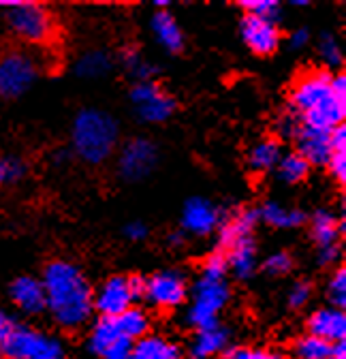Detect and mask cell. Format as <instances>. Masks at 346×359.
I'll return each instance as SVG.
<instances>
[{
  "mask_svg": "<svg viewBox=\"0 0 346 359\" xmlns=\"http://www.w3.org/2000/svg\"><path fill=\"white\" fill-rule=\"evenodd\" d=\"M122 65L137 81H152V75L156 73V67L141 58V54L135 48H126L122 52Z\"/></svg>",
  "mask_w": 346,
  "mask_h": 359,
  "instance_id": "cell-30",
  "label": "cell"
},
{
  "mask_svg": "<svg viewBox=\"0 0 346 359\" xmlns=\"http://www.w3.org/2000/svg\"><path fill=\"white\" fill-rule=\"evenodd\" d=\"M308 41H310L308 28H297V30H293L291 36H289V43H291V48H293V50H301L304 45H308Z\"/></svg>",
  "mask_w": 346,
  "mask_h": 359,
  "instance_id": "cell-43",
  "label": "cell"
},
{
  "mask_svg": "<svg viewBox=\"0 0 346 359\" xmlns=\"http://www.w3.org/2000/svg\"><path fill=\"white\" fill-rule=\"evenodd\" d=\"M227 261L223 252H214L201 267V276L193 287V302L186 312V321L195 330L219 325L221 312L231 299L227 285Z\"/></svg>",
  "mask_w": 346,
  "mask_h": 359,
  "instance_id": "cell-3",
  "label": "cell"
},
{
  "mask_svg": "<svg viewBox=\"0 0 346 359\" xmlns=\"http://www.w3.org/2000/svg\"><path fill=\"white\" fill-rule=\"evenodd\" d=\"M327 167L340 184L346 182V152H333L327 161Z\"/></svg>",
  "mask_w": 346,
  "mask_h": 359,
  "instance_id": "cell-38",
  "label": "cell"
},
{
  "mask_svg": "<svg viewBox=\"0 0 346 359\" xmlns=\"http://www.w3.org/2000/svg\"><path fill=\"white\" fill-rule=\"evenodd\" d=\"M299 118L293 114V111H286L280 120H278V130H280V135L282 137H286V140H293L295 137V133H297V128H299Z\"/></svg>",
  "mask_w": 346,
  "mask_h": 359,
  "instance_id": "cell-39",
  "label": "cell"
},
{
  "mask_svg": "<svg viewBox=\"0 0 346 359\" xmlns=\"http://www.w3.org/2000/svg\"><path fill=\"white\" fill-rule=\"evenodd\" d=\"M280 158H282V146L274 137H265L261 142H256L248 150V167L256 173L272 171L274 167H278Z\"/></svg>",
  "mask_w": 346,
  "mask_h": 359,
  "instance_id": "cell-24",
  "label": "cell"
},
{
  "mask_svg": "<svg viewBox=\"0 0 346 359\" xmlns=\"http://www.w3.org/2000/svg\"><path fill=\"white\" fill-rule=\"evenodd\" d=\"M329 144H331V154L333 152H346V126L340 124L329 133Z\"/></svg>",
  "mask_w": 346,
  "mask_h": 359,
  "instance_id": "cell-41",
  "label": "cell"
},
{
  "mask_svg": "<svg viewBox=\"0 0 346 359\" xmlns=\"http://www.w3.org/2000/svg\"><path fill=\"white\" fill-rule=\"evenodd\" d=\"M5 163V182H20V180L26 175V163L18 156H11Z\"/></svg>",
  "mask_w": 346,
  "mask_h": 359,
  "instance_id": "cell-37",
  "label": "cell"
},
{
  "mask_svg": "<svg viewBox=\"0 0 346 359\" xmlns=\"http://www.w3.org/2000/svg\"><path fill=\"white\" fill-rule=\"evenodd\" d=\"M124 236L131 242H141V240L148 238V227L141 220H133V222H128L124 227Z\"/></svg>",
  "mask_w": 346,
  "mask_h": 359,
  "instance_id": "cell-40",
  "label": "cell"
},
{
  "mask_svg": "<svg viewBox=\"0 0 346 359\" xmlns=\"http://www.w3.org/2000/svg\"><path fill=\"white\" fill-rule=\"evenodd\" d=\"M258 222V214L256 210H240L235 212L229 220H225L219 229V240H221V248H229L231 244L252 238L254 236V227Z\"/></svg>",
  "mask_w": 346,
  "mask_h": 359,
  "instance_id": "cell-21",
  "label": "cell"
},
{
  "mask_svg": "<svg viewBox=\"0 0 346 359\" xmlns=\"http://www.w3.org/2000/svg\"><path fill=\"white\" fill-rule=\"evenodd\" d=\"M152 34L156 43L162 50L171 54H180L184 50V34L178 24V20L173 18L167 9H160L152 18Z\"/></svg>",
  "mask_w": 346,
  "mask_h": 359,
  "instance_id": "cell-20",
  "label": "cell"
},
{
  "mask_svg": "<svg viewBox=\"0 0 346 359\" xmlns=\"http://www.w3.org/2000/svg\"><path fill=\"white\" fill-rule=\"evenodd\" d=\"M158 165V148L146 137L128 140L118 152V173L126 182H141Z\"/></svg>",
  "mask_w": 346,
  "mask_h": 359,
  "instance_id": "cell-10",
  "label": "cell"
},
{
  "mask_svg": "<svg viewBox=\"0 0 346 359\" xmlns=\"http://www.w3.org/2000/svg\"><path fill=\"white\" fill-rule=\"evenodd\" d=\"M331 133V130H329ZM329 133L327 130H319V128H310L299 124L297 133H295V144H297V154L301 158H306V163L312 165H327L329 156H331V144H329Z\"/></svg>",
  "mask_w": 346,
  "mask_h": 359,
  "instance_id": "cell-15",
  "label": "cell"
},
{
  "mask_svg": "<svg viewBox=\"0 0 346 359\" xmlns=\"http://www.w3.org/2000/svg\"><path fill=\"white\" fill-rule=\"evenodd\" d=\"M291 111L299 122L319 130H333L344 122L346 101L331 88V75L325 71H308L299 75L291 88Z\"/></svg>",
  "mask_w": 346,
  "mask_h": 359,
  "instance_id": "cell-2",
  "label": "cell"
},
{
  "mask_svg": "<svg viewBox=\"0 0 346 359\" xmlns=\"http://www.w3.org/2000/svg\"><path fill=\"white\" fill-rule=\"evenodd\" d=\"M88 346L95 355L103 359H118V357H131L133 342L120 332L116 319L101 317L90 330Z\"/></svg>",
  "mask_w": 346,
  "mask_h": 359,
  "instance_id": "cell-12",
  "label": "cell"
},
{
  "mask_svg": "<svg viewBox=\"0 0 346 359\" xmlns=\"http://www.w3.org/2000/svg\"><path fill=\"white\" fill-rule=\"evenodd\" d=\"M340 257V246L331 244V246H323L319 248V265H333Z\"/></svg>",
  "mask_w": 346,
  "mask_h": 359,
  "instance_id": "cell-42",
  "label": "cell"
},
{
  "mask_svg": "<svg viewBox=\"0 0 346 359\" xmlns=\"http://www.w3.org/2000/svg\"><path fill=\"white\" fill-rule=\"evenodd\" d=\"M9 297L24 314H41L48 310L46 291L34 276H18L9 287Z\"/></svg>",
  "mask_w": 346,
  "mask_h": 359,
  "instance_id": "cell-16",
  "label": "cell"
},
{
  "mask_svg": "<svg viewBox=\"0 0 346 359\" xmlns=\"http://www.w3.org/2000/svg\"><path fill=\"white\" fill-rule=\"evenodd\" d=\"M240 32H242L246 48L258 56L274 54L280 45V28L276 22H268V20L244 13L242 24H240Z\"/></svg>",
  "mask_w": 346,
  "mask_h": 359,
  "instance_id": "cell-14",
  "label": "cell"
},
{
  "mask_svg": "<svg viewBox=\"0 0 346 359\" xmlns=\"http://www.w3.org/2000/svg\"><path fill=\"white\" fill-rule=\"evenodd\" d=\"M319 54L329 67H340V62H342V50H340V43H338V39L333 34H323L321 36Z\"/></svg>",
  "mask_w": 346,
  "mask_h": 359,
  "instance_id": "cell-34",
  "label": "cell"
},
{
  "mask_svg": "<svg viewBox=\"0 0 346 359\" xmlns=\"http://www.w3.org/2000/svg\"><path fill=\"white\" fill-rule=\"evenodd\" d=\"M331 348H333L331 342L317 338L312 334H306V336H299L293 342V357L295 359H329Z\"/></svg>",
  "mask_w": 346,
  "mask_h": 359,
  "instance_id": "cell-28",
  "label": "cell"
},
{
  "mask_svg": "<svg viewBox=\"0 0 346 359\" xmlns=\"http://www.w3.org/2000/svg\"><path fill=\"white\" fill-rule=\"evenodd\" d=\"M231 332L225 325H212L205 330H197L191 340V357L193 359H212L229 348Z\"/></svg>",
  "mask_w": 346,
  "mask_h": 359,
  "instance_id": "cell-19",
  "label": "cell"
},
{
  "mask_svg": "<svg viewBox=\"0 0 346 359\" xmlns=\"http://www.w3.org/2000/svg\"><path fill=\"white\" fill-rule=\"evenodd\" d=\"M223 224V212L221 208L203 197H193L184 203L182 210V231L205 238L212 236Z\"/></svg>",
  "mask_w": 346,
  "mask_h": 359,
  "instance_id": "cell-13",
  "label": "cell"
},
{
  "mask_svg": "<svg viewBox=\"0 0 346 359\" xmlns=\"http://www.w3.org/2000/svg\"><path fill=\"white\" fill-rule=\"evenodd\" d=\"M131 359H182V348L171 338L148 334L133 344Z\"/></svg>",
  "mask_w": 346,
  "mask_h": 359,
  "instance_id": "cell-22",
  "label": "cell"
},
{
  "mask_svg": "<svg viewBox=\"0 0 346 359\" xmlns=\"http://www.w3.org/2000/svg\"><path fill=\"white\" fill-rule=\"evenodd\" d=\"M0 359H69V351L54 334L30 325H13L0 342Z\"/></svg>",
  "mask_w": 346,
  "mask_h": 359,
  "instance_id": "cell-5",
  "label": "cell"
},
{
  "mask_svg": "<svg viewBox=\"0 0 346 359\" xmlns=\"http://www.w3.org/2000/svg\"><path fill=\"white\" fill-rule=\"evenodd\" d=\"M144 278L139 276H109L97 291H95V310L101 312V317L116 319L122 312L131 310L135 302L141 297Z\"/></svg>",
  "mask_w": 346,
  "mask_h": 359,
  "instance_id": "cell-8",
  "label": "cell"
},
{
  "mask_svg": "<svg viewBox=\"0 0 346 359\" xmlns=\"http://www.w3.org/2000/svg\"><path fill=\"white\" fill-rule=\"evenodd\" d=\"M310 173V165L306 163V158H301L297 152H289L282 154L280 163H278V175L282 182L286 184H297L301 180H306Z\"/></svg>",
  "mask_w": 346,
  "mask_h": 359,
  "instance_id": "cell-29",
  "label": "cell"
},
{
  "mask_svg": "<svg viewBox=\"0 0 346 359\" xmlns=\"http://www.w3.org/2000/svg\"><path fill=\"white\" fill-rule=\"evenodd\" d=\"M118 359H131V357H118Z\"/></svg>",
  "mask_w": 346,
  "mask_h": 359,
  "instance_id": "cell-48",
  "label": "cell"
},
{
  "mask_svg": "<svg viewBox=\"0 0 346 359\" xmlns=\"http://www.w3.org/2000/svg\"><path fill=\"white\" fill-rule=\"evenodd\" d=\"M263 269L272 276H284L293 269V257L286 250H276L263 261Z\"/></svg>",
  "mask_w": 346,
  "mask_h": 359,
  "instance_id": "cell-33",
  "label": "cell"
},
{
  "mask_svg": "<svg viewBox=\"0 0 346 359\" xmlns=\"http://www.w3.org/2000/svg\"><path fill=\"white\" fill-rule=\"evenodd\" d=\"M289 306L291 308H304L308 306V302L312 299V285L306 280H297L291 289H289Z\"/></svg>",
  "mask_w": 346,
  "mask_h": 359,
  "instance_id": "cell-35",
  "label": "cell"
},
{
  "mask_svg": "<svg viewBox=\"0 0 346 359\" xmlns=\"http://www.w3.org/2000/svg\"><path fill=\"white\" fill-rule=\"evenodd\" d=\"M327 297L331 302V308H338V310H344L346 306V269L344 267H338L329 285H327Z\"/></svg>",
  "mask_w": 346,
  "mask_h": 359,
  "instance_id": "cell-32",
  "label": "cell"
},
{
  "mask_svg": "<svg viewBox=\"0 0 346 359\" xmlns=\"http://www.w3.org/2000/svg\"><path fill=\"white\" fill-rule=\"evenodd\" d=\"M111 71V58L103 50H90L77 58L75 73L81 79H101Z\"/></svg>",
  "mask_w": 346,
  "mask_h": 359,
  "instance_id": "cell-26",
  "label": "cell"
},
{
  "mask_svg": "<svg viewBox=\"0 0 346 359\" xmlns=\"http://www.w3.org/2000/svg\"><path fill=\"white\" fill-rule=\"evenodd\" d=\"M13 325H15L13 319L9 317V314L3 308H0V342H3L9 336V332L13 330Z\"/></svg>",
  "mask_w": 346,
  "mask_h": 359,
  "instance_id": "cell-44",
  "label": "cell"
},
{
  "mask_svg": "<svg viewBox=\"0 0 346 359\" xmlns=\"http://www.w3.org/2000/svg\"><path fill=\"white\" fill-rule=\"evenodd\" d=\"M48 312L62 330H79L90 321L95 312V289L81 269L64 259L46 265L43 272Z\"/></svg>",
  "mask_w": 346,
  "mask_h": 359,
  "instance_id": "cell-1",
  "label": "cell"
},
{
  "mask_svg": "<svg viewBox=\"0 0 346 359\" xmlns=\"http://www.w3.org/2000/svg\"><path fill=\"white\" fill-rule=\"evenodd\" d=\"M0 9L5 11V20L13 34H18L26 43L43 45L48 43L56 32V20L48 7L39 3H0Z\"/></svg>",
  "mask_w": 346,
  "mask_h": 359,
  "instance_id": "cell-6",
  "label": "cell"
},
{
  "mask_svg": "<svg viewBox=\"0 0 346 359\" xmlns=\"http://www.w3.org/2000/svg\"><path fill=\"white\" fill-rule=\"evenodd\" d=\"M310 236H312V240H314V244L319 248L338 244L340 222L335 220V216L331 212L319 210V212H314V216L310 220Z\"/></svg>",
  "mask_w": 346,
  "mask_h": 359,
  "instance_id": "cell-25",
  "label": "cell"
},
{
  "mask_svg": "<svg viewBox=\"0 0 346 359\" xmlns=\"http://www.w3.org/2000/svg\"><path fill=\"white\" fill-rule=\"evenodd\" d=\"M116 323L120 327V332L131 340V342H137L139 338L148 336L150 334V317H148V312L141 310V308H131V310H126L122 312L120 317H116Z\"/></svg>",
  "mask_w": 346,
  "mask_h": 359,
  "instance_id": "cell-27",
  "label": "cell"
},
{
  "mask_svg": "<svg viewBox=\"0 0 346 359\" xmlns=\"http://www.w3.org/2000/svg\"><path fill=\"white\" fill-rule=\"evenodd\" d=\"M188 295V280L178 269H160L141 285V297L158 310H176Z\"/></svg>",
  "mask_w": 346,
  "mask_h": 359,
  "instance_id": "cell-9",
  "label": "cell"
},
{
  "mask_svg": "<svg viewBox=\"0 0 346 359\" xmlns=\"http://www.w3.org/2000/svg\"><path fill=\"white\" fill-rule=\"evenodd\" d=\"M308 334L323 338L331 344L342 342L346 336V314L338 308H321L314 310L308 319Z\"/></svg>",
  "mask_w": 346,
  "mask_h": 359,
  "instance_id": "cell-17",
  "label": "cell"
},
{
  "mask_svg": "<svg viewBox=\"0 0 346 359\" xmlns=\"http://www.w3.org/2000/svg\"><path fill=\"white\" fill-rule=\"evenodd\" d=\"M229 359H284L282 353L274 351V348H233L229 353Z\"/></svg>",
  "mask_w": 346,
  "mask_h": 359,
  "instance_id": "cell-36",
  "label": "cell"
},
{
  "mask_svg": "<svg viewBox=\"0 0 346 359\" xmlns=\"http://www.w3.org/2000/svg\"><path fill=\"white\" fill-rule=\"evenodd\" d=\"M0 184H5V163L0 158Z\"/></svg>",
  "mask_w": 346,
  "mask_h": 359,
  "instance_id": "cell-47",
  "label": "cell"
},
{
  "mask_svg": "<svg viewBox=\"0 0 346 359\" xmlns=\"http://www.w3.org/2000/svg\"><path fill=\"white\" fill-rule=\"evenodd\" d=\"M329 359H346V342H335L331 348V357Z\"/></svg>",
  "mask_w": 346,
  "mask_h": 359,
  "instance_id": "cell-45",
  "label": "cell"
},
{
  "mask_svg": "<svg viewBox=\"0 0 346 359\" xmlns=\"http://www.w3.org/2000/svg\"><path fill=\"white\" fill-rule=\"evenodd\" d=\"M131 101L137 116L144 122L160 124L167 122L176 111V101L156 81H137L131 90Z\"/></svg>",
  "mask_w": 346,
  "mask_h": 359,
  "instance_id": "cell-11",
  "label": "cell"
},
{
  "mask_svg": "<svg viewBox=\"0 0 346 359\" xmlns=\"http://www.w3.org/2000/svg\"><path fill=\"white\" fill-rule=\"evenodd\" d=\"M240 7L246 15H254L268 22H276L280 18V5L276 0H242Z\"/></svg>",
  "mask_w": 346,
  "mask_h": 359,
  "instance_id": "cell-31",
  "label": "cell"
},
{
  "mask_svg": "<svg viewBox=\"0 0 346 359\" xmlns=\"http://www.w3.org/2000/svg\"><path fill=\"white\" fill-rule=\"evenodd\" d=\"M256 214L261 220H265L270 227H276V229H295L299 224L306 222L304 212L297 208H286L278 201H265Z\"/></svg>",
  "mask_w": 346,
  "mask_h": 359,
  "instance_id": "cell-23",
  "label": "cell"
},
{
  "mask_svg": "<svg viewBox=\"0 0 346 359\" xmlns=\"http://www.w3.org/2000/svg\"><path fill=\"white\" fill-rule=\"evenodd\" d=\"M120 128L111 114L85 107L71 126V148L85 165H103L118 148Z\"/></svg>",
  "mask_w": 346,
  "mask_h": 359,
  "instance_id": "cell-4",
  "label": "cell"
},
{
  "mask_svg": "<svg viewBox=\"0 0 346 359\" xmlns=\"http://www.w3.org/2000/svg\"><path fill=\"white\" fill-rule=\"evenodd\" d=\"M225 261H227V269H231L235 278L240 280L252 278L258 267V250H256L254 236L231 244L225 252Z\"/></svg>",
  "mask_w": 346,
  "mask_h": 359,
  "instance_id": "cell-18",
  "label": "cell"
},
{
  "mask_svg": "<svg viewBox=\"0 0 346 359\" xmlns=\"http://www.w3.org/2000/svg\"><path fill=\"white\" fill-rule=\"evenodd\" d=\"M39 62L20 50L0 56V99L13 101L24 97L39 77Z\"/></svg>",
  "mask_w": 346,
  "mask_h": 359,
  "instance_id": "cell-7",
  "label": "cell"
},
{
  "mask_svg": "<svg viewBox=\"0 0 346 359\" xmlns=\"http://www.w3.org/2000/svg\"><path fill=\"white\" fill-rule=\"evenodd\" d=\"M169 240H171V244H176V246H178V244H184V233H182V231L171 233V238H169Z\"/></svg>",
  "mask_w": 346,
  "mask_h": 359,
  "instance_id": "cell-46",
  "label": "cell"
}]
</instances>
